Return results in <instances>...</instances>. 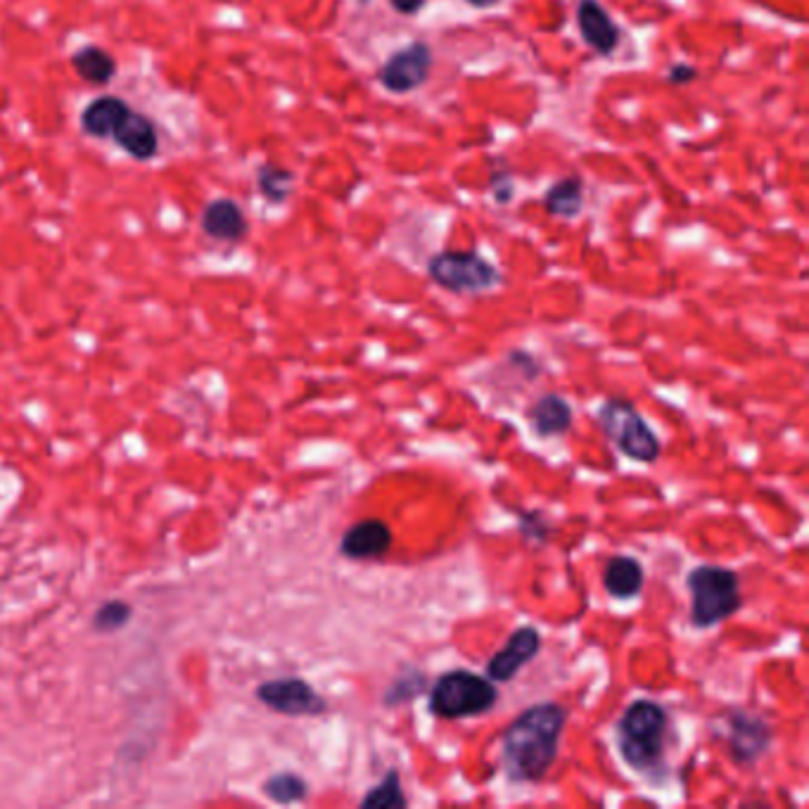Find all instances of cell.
I'll list each match as a JSON object with an SVG mask.
<instances>
[{
  "instance_id": "3957f363",
  "label": "cell",
  "mask_w": 809,
  "mask_h": 809,
  "mask_svg": "<svg viewBox=\"0 0 809 809\" xmlns=\"http://www.w3.org/2000/svg\"><path fill=\"white\" fill-rule=\"evenodd\" d=\"M691 594V625L710 629L741 610V579L729 567L698 565L686 577Z\"/></svg>"
},
{
  "instance_id": "4316f807",
  "label": "cell",
  "mask_w": 809,
  "mask_h": 809,
  "mask_svg": "<svg viewBox=\"0 0 809 809\" xmlns=\"http://www.w3.org/2000/svg\"><path fill=\"white\" fill-rule=\"evenodd\" d=\"M675 81H691L694 79V69H686V67H679L673 72Z\"/></svg>"
},
{
  "instance_id": "cb8c5ba5",
  "label": "cell",
  "mask_w": 809,
  "mask_h": 809,
  "mask_svg": "<svg viewBox=\"0 0 809 809\" xmlns=\"http://www.w3.org/2000/svg\"><path fill=\"white\" fill-rule=\"evenodd\" d=\"M131 617V608L122 600H110V604L102 606L95 613V629L100 631H114L119 627H124Z\"/></svg>"
},
{
  "instance_id": "44dd1931",
  "label": "cell",
  "mask_w": 809,
  "mask_h": 809,
  "mask_svg": "<svg viewBox=\"0 0 809 809\" xmlns=\"http://www.w3.org/2000/svg\"><path fill=\"white\" fill-rule=\"evenodd\" d=\"M579 204H582V185L577 179H565L556 183L546 195L548 212L554 214L573 216L579 210Z\"/></svg>"
},
{
  "instance_id": "6da1fadb",
  "label": "cell",
  "mask_w": 809,
  "mask_h": 809,
  "mask_svg": "<svg viewBox=\"0 0 809 809\" xmlns=\"http://www.w3.org/2000/svg\"><path fill=\"white\" fill-rule=\"evenodd\" d=\"M567 712L558 702L532 705L504 731L502 762L513 783H537L554 767Z\"/></svg>"
},
{
  "instance_id": "e0dca14e",
  "label": "cell",
  "mask_w": 809,
  "mask_h": 809,
  "mask_svg": "<svg viewBox=\"0 0 809 809\" xmlns=\"http://www.w3.org/2000/svg\"><path fill=\"white\" fill-rule=\"evenodd\" d=\"M577 20H579V29L584 33V39H587L589 45L596 48L598 53H610V50L617 45L615 24L610 22L606 10L598 8L594 0H582Z\"/></svg>"
},
{
  "instance_id": "d6986e66",
  "label": "cell",
  "mask_w": 809,
  "mask_h": 809,
  "mask_svg": "<svg viewBox=\"0 0 809 809\" xmlns=\"http://www.w3.org/2000/svg\"><path fill=\"white\" fill-rule=\"evenodd\" d=\"M408 800L404 796L402 788V777L397 769H390L385 773V779L377 783L375 788H371L368 793L361 800V807H381V809H397V807H406Z\"/></svg>"
},
{
  "instance_id": "5bb4252c",
  "label": "cell",
  "mask_w": 809,
  "mask_h": 809,
  "mask_svg": "<svg viewBox=\"0 0 809 809\" xmlns=\"http://www.w3.org/2000/svg\"><path fill=\"white\" fill-rule=\"evenodd\" d=\"M527 418L539 437H558L573 427V406L550 392L532 404Z\"/></svg>"
},
{
  "instance_id": "ba28073f",
  "label": "cell",
  "mask_w": 809,
  "mask_h": 809,
  "mask_svg": "<svg viewBox=\"0 0 809 809\" xmlns=\"http://www.w3.org/2000/svg\"><path fill=\"white\" fill-rule=\"evenodd\" d=\"M727 734L731 757L741 767L760 762L771 746V727L767 719L748 710H731L727 715Z\"/></svg>"
},
{
  "instance_id": "603a6c76",
  "label": "cell",
  "mask_w": 809,
  "mask_h": 809,
  "mask_svg": "<svg viewBox=\"0 0 809 809\" xmlns=\"http://www.w3.org/2000/svg\"><path fill=\"white\" fill-rule=\"evenodd\" d=\"M256 183H260V191L266 200L283 202L290 195L292 174L273 164H264V166H260V174H256Z\"/></svg>"
},
{
  "instance_id": "30bf717a",
  "label": "cell",
  "mask_w": 809,
  "mask_h": 809,
  "mask_svg": "<svg viewBox=\"0 0 809 809\" xmlns=\"http://www.w3.org/2000/svg\"><path fill=\"white\" fill-rule=\"evenodd\" d=\"M392 542V529L383 520H361L344 532L340 550L350 560H375L387 554Z\"/></svg>"
},
{
  "instance_id": "52a82bcc",
  "label": "cell",
  "mask_w": 809,
  "mask_h": 809,
  "mask_svg": "<svg viewBox=\"0 0 809 809\" xmlns=\"http://www.w3.org/2000/svg\"><path fill=\"white\" fill-rule=\"evenodd\" d=\"M256 696H260V700L269 705L271 710L290 717H316L328 710V702L314 691L312 684H306L304 679L297 677L266 681L260 686Z\"/></svg>"
},
{
  "instance_id": "7a4b0ae2",
  "label": "cell",
  "mask_w": 809,
  "mask_h": 809,
  "mask_svg": "<svg viewBox=\"0 0 809 809\" xmlns=\"http://www.w3.org/2000/svg\"><path fill=\"white\" fill-rule=\"evenodd\" d=\"M669 717L656 700H634L617 721V746L623 760L636 773L665 769V738Z\"/></svg>"
},
{
  "instance_id": "83f0119b",
  "label": "cell",
  "mask_w": 809,
  "mask_h": 809,
  "mask_svg": "<svg viewBox=\"0 0 809 809\" xmlns=\"http://www.w3.org/2000/svg\"><path fill=\"white\" fill-rule=\"evenodd\" d=\"M471 3L477 6V8H485V6H494L496 0H471Z\"/></svg>"
},
{
  "instance_id": "ffe728a7",
  "label": "cell",
  "mask_w": 809,
  "mask_h": 809,
  "mask_svg": "<svg viewBox=\"0 0 809 809\" xmlns=\"http://www.w3.org/2000/svg\"><path fill=\"white\" fill-rule=\"evenodd\" d=\"M264 793L281 805H292L300 802L309 796V783L300 777V773H275L266 783H264Z\"/></svg>"
},
{
  "instance_id": "5b68a950",
  "label": "cell",
  "mask_w": 809,
  "mask_h": 809,
  "mask_svg": "<svg viewBox=\"0 0 809 809\" xmlns=\"http://www.w3.org/2000/svg\"><path fill=\"white\" fill-rule=\"evenodd\" d=\"M598 425L617 449L631 461L653 463L663 454L658 435L653 433L641 413L627 400H608L600 404Z\"/></svg>"
},
{
  "instance_id": "8fae6325",
  "label": "cell",
  "mask_w": 809,
  "mask_h": 809,
  "mask_svg": "<svg viewBox=\"0 0 809 809\" xmlns=\"http://www.w3.org/2000/svg\"><path fill=\"white\" fill-rule=\"evenodd\" d=\"M427 69H429V50L423 43H416L394 55L385 64L381 79L390 91L406 93L425 81Z\"/></svg>"
},
{
  "instance_id": "4fadbf2b",
  "label": "cell",
  "mask_w": 809,
  "mask_h": 809,
  "mask_svg": "<svg viewBox=\"0 0 809 809\" xmlns=\"http://www.w3.org/2000/svg\"><path fill=\"white\" fill-rule=\"evenodd\" d=\"M202 231L221 243H235L247 233V221L235 202L214 200L202 214Z\"/></svg>"
},
{
  "instance_id": "8992f818",
  "label": "cell",
  "mask_w": 809,
  "mask_h": 809,
  "mask_svg": "<svg viewBox=\"0 0 809 809\" xmlns=\"http://www.w3.org/2000/svg\"><path fill=\"white\" fill-rule=\"evenodd\" d=\"M429 279L452 292H485L498 283V271L475 252H444L427 266Z\"/></svg>"
},
{
  "instance_id": "7402d4cb",
  "label": "cell",
  "mask_w": 809,
  "mask_h": 809,
  "mask_svg": "<svg viewBox=\"0 0 809 809\" xmlns=\"http://www.w3.org/2000/svg\"><path fill=\"white\" fill-rule=\"evenodd\" d=\"M423 691H427L425 675L423 673H408V675H402V677H397L390 684L383 702L387 705V708H400V705H404L413 698H418Z\"/></svg>"
},
{
  "instance_id": "484cf974",
  "label": "cell",
  "mask_w": 809,
  "mask_h": 809,
  "mask_svg": "<svg viewBox=\"0 0 809 809\" xmlns=\"http://www.w3.org/2000/svg\"><path fill=\"white\" fill-rule=\"evenodd\" d=\"M392 3H394V8L402 10V12H413V10L421 8L423 0H392Z\"/></svg>"
},
{
  "instance_id": "d4e9b609",
  "label": "cell",
  "mask_w": 809,
  "mask_h": 809,
  "mask_svg": "<svg viewBox=\"0 0 809 809\" xmlns=\"http://www.w3.org/2000/svg\"><path fill=\"white\" fill-rule=\"evenodd\" d=\"M520 518V532L525 535L527 542L535 544H544L548 539V523L544 520V515L539 510H525L518 515Z\"/></svg>"
},
{
  "instance_id": "277c9868",
  "label": "cell",
  "mask_w": 809,
  "mask_h": 809,
  "mask_svg": "<svg viewBox=\"0 0 809 809\" xmlns=\"http://www.w3.org/2000/svg\"><path fill=\"white\" fill-rule=\"evenodd\" d=\"M498 700L492 679L468 669L444 673L429 688V710L439 719H466L489 712Z\"/></svg>"
},
{
  "instance_id": "9c48e42d",
  "label": "cell",
  "mask_w": 809,
  "mask_h": 809,
  "mask_svg": "<svg viewBox=\"0 0 809 809\" xmlns=\"http://www.w3.org/2000/svg\"><path fill=\"white\" fill-rule=\"evenodd\" d=\"M542 650V634L535 627H520L510 634V639L502 650L494 653L487 663V679L492 681H510L520 669L537 658Z\"/></svg>"
},
{
  "instance_id": "2e32d148",
  "label": "cell",
  "mask_w": 809,
  "mask_h": 809,
  "mask_svg": "<svg viewBox=\"0 0 809 809\" xmlns=\"http://www.w3.org/2000/svg\"><path fill=\"white\" fill-rule=\"evenodd\" d=\"M131 108L127 105L124 100H119L114 95H105L93 100L89 108L83 110L81 114V129L93 135V138H112L114 129L122 122L124 114Z\"/></svg>"
},
{
  "instance_id": "9a60e30c",
  "label": "cell",
  "mask_w": 809,
  "mask_h": 809,
  "mask_svg": "<svg viewBox=\"0 0 809 809\" xmlns=\"http://www.w3.org/2000/svg\"><path fill=\"white\" fill-rule=\"evenodd\" d=\"M644 565L631 556H615L606 563L604 589L617 600L639 596L644 591Z\"/></svg>"
},
{
  "instance_id": "7c38bea8",
  "label": "cell",
  "mask_w": 809,
  "mask_h": 809,
  "mask_svg": "<svg viewBox=\"0 0 809 809\" xmlns=\"http://www.w3.org/2000/svg\"><path fill=\"white\" fill-rule=\"evenodd\" d=\"M112 138L119 148H122L127 154H131V158L138 162L152 160L160 148L158 129H154V124L145 114L133 112V110H129L124 114L122 122H119V127L114 129Z\"/></svg>"
},
{
  "instance_id": "ac0fdd59",
  "label": "cell",
  "mask_w": 809,
  "mask_h": 809,
  "mask_svg": "<svg viewBox=\"0 0 809 809\" xmlns=\"http://www.w3.org/2000/svg\"><path fill=\"white\" fill-rule=\"evenodd\" d=\"M72 67L74 72L85 81L93 85H105L112 81L114 72H117V62L114 58L102 50L98 45H85L72 55Z\"/></svg>"
}]
</instances>
